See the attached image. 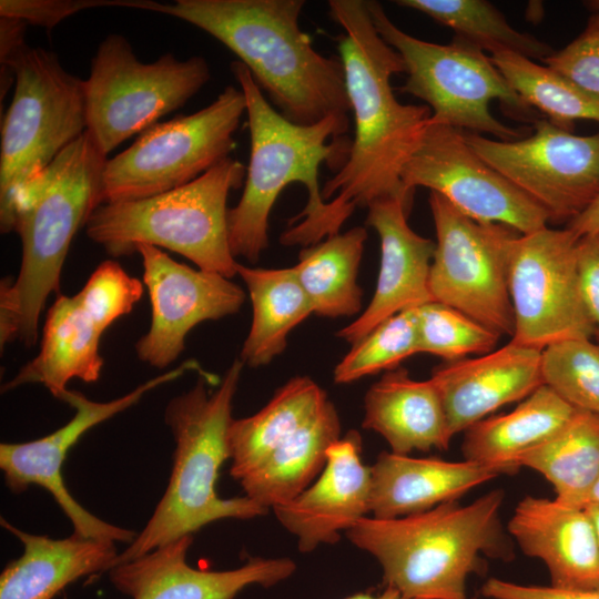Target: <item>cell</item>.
Wrapping results in <instances>:
<instances>
[{
    "label": "cell",
    "instance_id": "5bb4252c",
    "mask_svg": "<svg viewBox=\"0 0 599 599\" xmlns=\"http://www.w3.org/2000/svg\"><path fill=\"white\" fill-rule=\"evenodd\" d=\"M579 240L568 227L548 226L514 238L507 271L514 343L544 351L596 335L580 293Z\"/></svg>",
    "mask_w": 599,
    "mask_h": 599
},
{
    "label": "cell",
    "instance_id": "4316f807",
    "mask_svg": "<svg viewBox=\"0 0 599 599\" xmlns=\"http://www.w3.org/2000/svg\"><path fill=\"white\" fill-rule=\"evenodd\" d=\"M575 412L542 385L511 412L486 417L466 429L464 459L512 474L518 469V458L551 437Z\"/></svg>",
    "mask_w": 599,
    "mask_h": 599
},
{
    "label": "cell",
    "instance_id": "ab89813d",
    "mask_svg": "<svg viewBox=\"0 0 599 599\" xmlns=\"http://www.w3.org/2000/svg\"><path fill=\"white\" fill-rule=\"evenodd\" d=\"M578 276L581 297L599 341V232L579 240Z\"/></svg>",
    "mask_w": 599,
    "mask_h": 599
},
{
    "label": "cell",
    "instance_id": "484cf974",
    "mask_svg": "<svg viewBox=\"0 0 599 599\" xmlns=\"http://www.w3.org/2000/svg\"><path fill=\"white\" fill-rule=\"evenodd\" d=\"M23 546L0 575V599H53L67 586L109 571L119 556L114 541L71 535L54 539L23 531L1 517Z\"/></svg>",
    "mask_w": 599,
    "mask_h": 599
},
{
    "label": "cell",
    "instance_id": "ffe728a7",
    "mask_svg": "<svg viewBox=\"0 0 599 599\" xmlns=\"http://www.w3.org/2000/svg\"><path fill=\"white\" fill-rule=\"evenodd\" d=\"M372 474L362 459V437L349 430L329 446L316 479L290 501L273 507L278 522L297 539L301 552L335 544L370 514Z\"/></svg>",
    "mask_w": 599,
    "mask_h": 599
},
{
    "label": "cell",
    "instance_id": "1f68e13d",
    "mask_svg": "<svg viewBox=\"0 0 599 599\" xmlns=\"http://www.w3.org/2000/svg\"><path fill=\"white\" fill-rule=\"evenodd\" d=\"M517 466L541 474L557 500L575 505L599 479V415L576 409L551 437L521 455Z\"/></svg>",
    "mask_w": 599,
    "mask_h": 599
},
{
    "label": "cell",
    "instance_id": "7bdbcfd3",
    "mask_svg": "<svg viewBox=\"0 0 599 599\" xmlns=\"http://www.w3.org/2000/svg\"><path fill=\"white\" fill-rule=\"evenodd\" d=\"M345 599H408L404 597L399 591L392 587H385L384 591L378 595H373L369 592H358L353 596H349Z\"/></svg>",
    "mask_w": 599,
    "mask_h": 599
},
{
    "label": "cell",
    "instance_id": "44dd1931",
    "mask_svg": "<svg viewBox=\"0 0 599 599\" xmlns=\"http://www.w3.org/2000/svg\"><path fill=\"white\" fill-rule=\"evenodd\" d=\"M412 203L399 196L374 201L366 224L380 241V265L373 298L337 336L354 345L387 318L432 302L429 273L436 243L407 222Z\"/></svg>",
    "mask_w": 599,
    "mask_h": 599
},
{
    "label": "cell",
    "instance_id": "836d02e7",
    "mask_svg": "<svg viewBox=\"0 0 599 599\" xmlns=\"http://www.w3.org/2000/svg\"><path fill=\"white\" fill-rule=\"evenodd\" d=\"M489 57L522 100L558 126L571 131L578 120L599 123V95L526 57L507 52Z\"/></svg>",
    "mask_w": 599,
    "mask_h": 599
},
{
    "label": "cell",
    "instance_id": "f546056e",
    "mask_svg": "<svg viewBox=\"0 0 599 599\" xmlns=\"http://www.w3.org/2000/svg\"><path fill=\"white\" fill-rule=\"evenodd\" d=\"M326 393L309 377L297 376L276 390L252 416L232 419L227 430L230 475L241 480L311 419L326 403Z\"/></svg>",
    "mask_w": 599,
    "mask_h": 599
},
{
    "label": "cell",
    "instance_id": "ba28073f",
    "mask_svg": "<svg viewBox=\"0 0 599 599\" xmlns=\"http://www.w3.org/2000/svg\"><path fill=\"white\" fill-rule=\"evenodd\" d=\"M3 71L1 80H14L0 149V230L10 233L19 192L87 131V109L84 80L50 50L24 43L1 61Z\"/></svg>",
    "mask_w": 599,
    "mask_h": 599
},
{
    "label": "cell",
    "instance_id": "52a82bcc",
    "mask_svg": "<svg viewBox=\"0 0 599 599\" xmlns=\"http://www.w3.org/2000/svg\"><path fill=\"white\" fill-rule=\"evenodd\" d=\"M245 165L227 158L192 182L150 197L99 205L87 236L114 257L149 244L192 261L199 270L236 275L227 231V197L246 177Z\"/></svg>",
    "mask_w": 599,
    "mask_h": 599
},
{
    "label": "cell",
    "instance_id": "6da1fadb",
    "mask_svg": "<svg viewBox=\"0 0 599 599\" xmlns=\"http://www.w3.org/2000/svg\"><path fill=\"white\" fill-rule=\"evenodd\" d=\"M328 14L343 30L339 59L354 118L348 156L322 189L323 207L281 234L286 246L303 247L338 234L357 207L405 193L402 173L419 148L432 116L427 105L403 104L390 79L405 72L400 55L377 32L364 0H331Z\"/></svg>",
    "mask_w": 599,
    "mask_h": 599
},
{
    "label": "cell",
    "instance_id": "7a4b0ae2",
    "mask_svg": "<svg viewBox=\"0 0 599 599\" xmlns=\"http://www.w3.org/2000/svg\"><path fill=\"white\" fill-rule=\"evenodd\" d=\"M304 0L152 1L148 11L183 20L230 49L288 121L309 125L335 116L349 125L341 59L325 57L300 27Z\"/></svg>",
    "mask_w": 599,
    "mask_h": 599
},
{
    "label": "cell",
    "instance_id": "2e32d148",
    "mask_svg": "<svg viewBox=\"0 0 599 599\" xmlns=\"http://www.w3.org/2000/svg\"><path fill=\"white\" fill-rule=\"evenodd\" d=\"M406 194L424 186L480 223L506 225L519 234L548 226V213L487 164L468 144L465 131L430 123L402 173Z\"/></svg>",
    "mask_w": 599,
    "mask_h": 599
},
{
    "label": "cell",
    "instance_id": "7402d4cb",
    "mask_svg": "<svg viewBox=\"0 0 599 599\" xmlns=\"http://www.w3.org/2000/svg\"><path fill=\"white\" fill-rule=\"evenodd\" d=\"M541 352L510 341L477 357L435 367L430 379L440 394L451 435L542 386Z\"/></svg>",
    "mask_w": 599,
    "mask_h": 599
},
{
    "label": "cell",
    "instance_id": "30bf717a",
    "mask_svg": "<svg viewBox=\"0 0 599 599\" xmlns=\"http://www.w3.org/2000/svg\"><path fill=\"white\" fill-rule=\"evenodd\" d=\"M210 79L203 57L177 60L166 53L143 63L129 40L111 33L100 42L84 80L87 131L108 156L132 135L182 108Z\"/></svg>",
    "mask_w": 599,
    "mask_h": 599
},
{
    "label": "cell",
    "instance_id": "e0dca14e",
    "mask_svg": "<svg viewBox=\"0 0 599 599\" xmlns=\"http://www.w3.org/2000/svg\"><path fill=\"white\" fill-rule=\"evenodd\" d=\"M189 370L204 374L200 364L187 359L172 370L155 376L130 393L110 402H94L68 389L60 400L74 409L69 423L51 434L27 443H2L0 468L11 493L18 495L30 485L48 490L73 526V535L131 544L136 532L101 520L83 508L69 493L61 474L69 449L92 427L136 404L146 393L170 383Z\"/></svg>",
    "mask_w": 599,
    "mask_h": 599
},
{
    "label": "cell",
    "instance_id": "4fadbf2b",
    "mask_svg": "<svg viewBox=\"0 0 599 599\" xmlns=\"http://www.w3.org/2000/svg\"><path fill=\"white\" fill-rule=\"evenodd\" d=\"M436 247L429 273L433 301L451 306L498 335L512 337L508 256L517 231L476 222L429 193Z\"/></svg>",
    "mask_w": 599,
    "mask_h": 599
},
{
    "label": "cell",
    "instance_id": "8992f818",
    "mask_svg": "<svg viewBox=\"0 0 599 599\" xmlns=\"http://www.w3.org/2000/svg\"><path fill=\"white\" fill-rule=\"evenodd\" d=\"M231 71L245 98L251 149L244 191L227 212L229 243L234 257L254 263L268 245V217L286 185L301 183L308 194L306 206L288 225L323 207L319 167L326 162L339 170L345 163L348 124L335 116L309 125L293 123L266 100L241 61H233Z\"/></svg>",
    "mask_w": 599,
    "mask_h": 599
},
{
    "label": "cell",
    "instance_id": "3957f363",
    "mask_svg": "<svg viewBox=\"0 0 599 599\" xmlns=\"http://www.w3.org/2000/svg\"><path fill=\"white\" fill-rule=\"evenodd\" d=\"M108 158L85 131L19 192L11 232L21 241L17 277L1 281L0 344L19 339L33 346L39 319L60 276L71 242L100 205Z\"/></svg>",
    "mask_w": 599,
    "mask_h": 599
},
{
    "label": "cell",
    "instance_id": "603a6c76",
    "mask_svg": "<svg viewBox=\"0 0 599 599\" xmlns=\"http://www.w3.org/2000/svg\"><path fill=\"white\" fill-rule=\"evenodd\" d=\"M507 530L525 555L545 564L550 586L599 589V545L585 508L526 496L515 507Z\"/></svg>",
    "mask_w": 599,
    "mask_h": 599
},
{
    "label": "cell",
    "instance_id": "8fae6325",
    "mask_svg": "<svg viewBox=\"0 0 599 599\" xmlns=\"http://www.w3.org/2000/svg\"><path fill=\"white\" fill-rule=\"evenodd\" d=\"M244 113L242 90L227 85L195 113L146 129L128 149L106 160L100 205L150 197L197 179L235 150L234 134Z\"/></svg>",
    "mask_w": 599,
    "mask_h": 599
},
{
    "label": "cell",
    "instance_id": "f6af8a7d",
    "mask_svg": "<svg viewBox=\"0 0 599 599\" xmlns=\"http://www.w3.org/2000/svg\"><path fill=\"white\" fill-rule=\"evenodd\" d=\"M591 518L599 545V505H591L585 508Z\"/></svg>",
    "mask_w": 599,
    "mask_h": 599
},
{
    "label": "cell",
    "instance_id": "83f0119b",
    "mask_svg": "<svg viewBox=\"0 0 599 599\" xmlns=\"http://www.w3.org/2000/svg\"><path fill=\"white\" fill-rule=\"evenodd\" d=\"M341 438V420L327 399L322 408L240 480L245 496L265 508L285 504L307 488Z\"/></svg>",
    "mask_w": 599,
    "mask_h": 599
},
{
    "label": "cell",
    "instance_id": "d590c367",
    "mask_svg": "<svg viewBox=\"0 0 599 599\" xmlns=\"http://www.w3.org/2000/svg\"><path fill=\"white\" fill-rule=\"evenodd\" d=\"M418 353L454 362L496 349L500 335L446 304L432 301L416 307Z\"/></svg>",
    "mask_w": 599,
    "mask_h": 599
},
{
    "label": "cell",
    "instance_id": "277c9868",
    "mask_svg": "<svg viewBox=\"0 0 599 599\" xmlns=\"http://www.w3.org/2000/svg\"><path fill=\"white\" fill-rule=\"evenodd\" d=\"M504 500V490L494 489L467 505L449 501L393 519L366 516L346 537L378 561L385 587L404 597L467 599V579L486 570V559L514 557L500 520Z\"/></svg>",
    "mask_w": 599,
    "mask_h": 599
},
{
    "label": "cell",
    "instance_id": "cb8c5ba5",
    "mask_svg": "<svg viewBox=\"0 0 599 599\" xmlns=\"http://www.w3.org/2000/svg\"><path fill=\"white\" fill-rule=\"evenodd\" d=\"M370 516L400 518L456 501L475 487L506 474L469 460L416 458L382 451L370 466Z\"/></svg>",
    "mask_w": 599,
    "mask_h": 599
},
{
    "label": "cell",
    "instance_id": "8d00e7d4",
    "mask_svg": "<svg viewBox=\"0 0 599 599\" xmlns=\"http://www.w3.org/2000/svg\"><path fill=\"white\" fill-rule=\"evenodd\" d=\"M544 385L576 409L599 415V343L570 339L541 352Z\"/></svg>",
    "mask_w": 599,
    "mask_h": 599
},
{
    "label": "cell",
    "instance_id": "d6986e66",
    "mask_svg": "<svg viewBox=\"0 0 599 599\" xmlns=\"http://www.w3.org/2000/svg\"><path fill=\"white\" fill-rule=\"evenodd\" d=\"M193 542L184 536L109 570L112 585L131 599H234L246 587H272L296 570L291 558H250L238 568L203 570L191 567Z\"/></svg>",
    "mask_w": 599,
    "mask_h": 599
},
{
    "label": "cell",
    "instance_id": "4dcf8cb0",
    "mask_svg": "<svg viewBox=\"0 0 599 599\" xmlns=\"http://www.w3.org/2000/svg\"><path fill=\"white\" fill-rule=\"evenodd\" d=\"M367 231L355 226L303 247L294 267L313 307L323 317L354 316L362 309L357 284Z\"/></svg>",
    "mask_w": 599,
    "mask_h": 599
},
{
    "label": "cell",
    "instance_id": "74e56055",
    "mask_svg": "<svg viewBox=\"0 0 599 599\" xmlns=\"http://www.w3.org/2000/svg\"><path fill=\"white\" fill-rule=\"evenodd\" d=\"M592 10L583 31L542 62L561 77L599 95V0L587 1Z\"/></svg>",
    "mask_w": 599,
    "mask_h": 599
},
{
    "label": "cell",
    "instance_id": "b9f144b4",
    "mask_svg": "<svg viewBox=\"0 0 599 599\" xmlns=\"http://www.w3.org/2000/svg\"><path fill=\"white\" fill-rule=\"evenodd\" d=\"M577 236L583 237L586 235L595 234L599 232V194L592 201V203L576 219L567 224Z\"/></svg>",
    "mask_w": 599,
    "mask_h": 599
},
{
    "label": "cell",
    "instance_id": "d6a6232c",
    "mask_svg": "<svg viewBox=\"0 0 599 599\" xmlns=\"http://www.w3.org/2000/svg\"><path fill=\"white\" fill-rule=\"evenodd\" d=\"M397 6L419 11L450 28L489 55L515 53L544 61L555 50L538 38L514 29L494 4L485 0H398Z\"/></svg>",
    "mask_w": 599,
    "mask_h": 599
},
{
    "label": "cell",
    "instance_id": "ee69618b",
    "mask_svg": "<svg viewBox=\"0 0 599 599\" xmlns=\"http://www.w3.org/2000/svg\"><path fill=\"white\" fill-rule=\"evenodd\" d=\"M591 505H599V479L572 506L586 508Z\"/></svg>",
    "mask_w": 599,
    "mask_h": 599
},
{
    "label": "cell",
    "instance_id": "60d3db41",
    "mask_svg": "<svg viewBox=\"0 0 599 599\" xmlns=\"http://www.w3.org/2000/svg\"><path fill=\"white\" fill-rule=\"evenodd\" d=\"M481 595L489 599H599V589L569 590L490 578L483 586Z\"/></svg>",
    "mask_w": 599,
    "mask_h": 599
},
{
    "label": "cell",
    "instance_id": "9a60e30c",
    "mask_svg": "<svg viewBox=\"0 0 599 599\" xmlns=\"http://www.w3.org/2000/svg\"><path fill=\"white\" fill-rule=\"evenodd\" d=\"M475 152L549 215L569 223L599 194V132L576 135L550 120H536L534 132L512 141L466 132Z\"/></svg>",
    "mask_w": 599,
    "mask_h": 599
},
{
    "label": "cell",
    "instance_id": "f1b7e54d",
    "mask_svg": "<svg viewBox=\"0 0 599 599\" xmlns=\"http://www.w3.org/2000/svg\"><path fill=\"white\" fill-rule=\"evenodd\" d=\"M252 304V323L240 359L250 367L271 363L283 353L287 335L313 314L294 267L262 268L236 264Z\"/></svg>",
    "mask_w": 599,
    "mask_h": 599
},
{
    "label": "cell",
    "instance_id": "d4e9b609",
    "mask_svg": "<svg viewBox=\"0 0 599 599\" xmlns=\"http://www.w3.org/2000/svg\"><path fill=\"white\" fill-rule=\"evenodd\" d=\"M364 409L363 428L379 434L395 454L446 450L454 437L433 380L414 379L403 367L369 387Z\"/></svg>",
    "mask_w": 599,
    "mask_h": 599
},
{
    "label": "cell",
    "instance_id": "f35d334b",
    "mask_svg": "<svg viewBox=\"0 0 599 599\" xmlns=\"http://www.w3.org/2000/svg\"><path fill=\"white\" fill-rule=\"evenodd\" d=\"M149 1L126 0H1L0 17L51 30L61 20L85 9L125 7L145 10Z\"/></svg>",
    "mask_w": 599,
    "mask_h": 599
},
{
    "label": "cell",
    "instance_id": "ac0fdd59",
    "mask_svg": "<svg viewBox=\"0 0 599 599\" xmlns=\"http://www.w3.org/2000/svg\"><path fill=\"white\" fill-rule=\"evenodd\" d=\"M136 252L142 257L152 317L135 353L141 362L164 368L184 351L193 327L237 313L245 293L229 277L179 263L156 246L142 244Z\"/></svg>",
    "mask_w": 599,
    "mask_h": 599
},
{
    "label": "cell",
    "instance_id": "9c48e42d",
    "mask_svg": "<svg viewBox=\"0 0 599 599\" xmlns=\"http://www.w3.org/2000/svg\"><path fill=\"white\" fill-rule=\"evenodd\" d=\"M366 4L377 32L404 62L407 79L400 91L427 104L430 123L487 133L501 141L524 138V131L500 122L490 112V102L499 100L514 116L532 121L536 114L489 55L457 37L449 44L413 37L388 18L379 2Z\"/></svg>",
    "mask_w": 599,
    "mask_h": 599
},
{
    "label": "cell",
    "instance_id": "5b68a950",
    "mask_svg": "<svg viewBox=\"0 0 599 599\" xmlns=\"http://www.w3.org/2000/svg\"><path fill=\"white\" fill-rule=\"evenodd\" d=\"M243 366L240 358L234 359L211 394L201 376L193 388L167 403L164 420L175 441L170 480L145 527L119 554L114 566L216 520L267 514V508L246 496L225 499L215 490L220 468L230 459L227 430Z\"/></svg>",
    "mask_w": 599,
    "mask_h": 599
},
{
    "label": "cell",
    "instance_id": "7c38bea8",
    "mask_svg": "<svg viewBox=\"0 0 599 599\" xmlns=\"http://www.w3.org/2000/svg\"><path fill=\"white\" fill-rule=\"evenodd\" d=\"M142 295V282L118 262L100 263L75 295L58 294L45 317L39 353L2 390L42 384L60 399L71 379L97 382L104 364L99 349L103 333L131 313Z\"/></svg>",
    "mask_w": 599,
    "mask_h": 599
},
{
    "label": "cell",
    "instance_id": "e575fe53",
    "mask_svg": "<svg viewBox=\"0 0 599 599\" xmlns=\"http://www.w3.org/2000/svg\"><path fill=\"white\" fill-rule=\"evenodd\" d=\"M418 353L416 307L387 318L355 343L335 366L336 384H348L382 370L399 367L406 358Z\"/></svg>",
    "mask_w": 599,
    "mask_h": 599
}]
</instances>
